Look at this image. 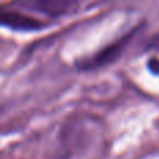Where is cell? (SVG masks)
I'll return each mask as SVG.
<instances>
[{
    "instance_id": "6da1fadb",
    "label": "cell",
    "mask_w": 159,
    "mask_h": 159,
    "mask_svg": "<svg viewBox=\"0 0 159 159\" xmlns=\"http://www.w3.org/2000/svg\"><path fill=\"white\" fill-rule=\"evenodd\" d=\"M131 35H133V32L129 34V35H126L124 38H121L120 41L106 46L105 49H102L98 55L93 56L92 59H89V60H87L85 63L80 64V67H81V69H85V70L96 69V67H102V66H105V64H109V63H112V61H115L116 59L121 55L124 46H126L127 42L130 41Z\"/></svg>"
},
{
    "instance_id": "7a4b0ae2",
    "label": "cell",
    "mask_w": 159,
    "mask_h": 159,
    "mask_svg": "<svg viewBox=\"0 0 159 159\" xmlns=\"http://www.w3.org/2000/svg\"><path fill=\"white\" fill-rule=\"evenodd\" d=\"M80 0H30L27 3L32 10L50 17H60L77 7Z\"/></svg>"
},
{
    "instance_id": "3957f363",
    "label": "cell",
    "mask_w": 159,
    "mask_h": 159,
    "mask_svg": "<svg viewBox=\"0 0 159 159\" xmlns=\"http://www.w3.org/2000/svg\"><path fill=\"white\" fill-rule=\"evenodd\" d=\"M2 24L17 31H36L45 27L41 21L17 11H4L2 14Z\"/></svg>"
},
{
    "instance_id": "277c9868",
    "label": "cell",
    "mask_w": 159,
    "mask_h": 159,
    "mask_svg": "<svg viewBox=\"0 0 159 159\" xmlns=\"http://www.w3.org/2000/svg\"><path fill=\"white\" fill-rule=\"evenodd\" d=\"M148 69L151 73L159 75V59H157V57L151 59V60L148 61Z\"/></svg>"
}]
</instances>
